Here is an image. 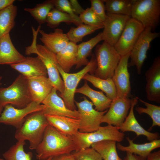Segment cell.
<instances>
[{
	"label": "cell",
	"instance_id": "obj_18",
	"mask_svg": "<svg viewBox=\"0 0 160 160\" xmlns=\"http://www.w3.org/2000/svg\"><path fill=\"white\" fill-rule=\"evenodd\" d=\"M138 98L136 97L132 99L129 112L124 121L119 127V130L123 133L127 131L133 132L137 136H145L149 142L159 139L160 136L158 132H151L146 130L140 125L135 118L134 108L138 101Z\"/></svg>",
	"mask_w": 160,
	"mask_h": 160
},
{
	"label": "cell",
	"instance_id": "obj_36",
	"mask_svg": "<svg viewBox=\"0 0 160 160\" xmlns=\"http://www.w3.org/2000/svg\"><path fill=\"white\" fill-rule=\"evenodd\" d=\"M139 101L143 103L146 107H136L135 110L139 114L145 113L148 115L151 119L152 124L149 129L150 131L155 126H160V106L150 103L138 98Z\"/></svg>",
	"mask_w": 160,
	"mask_h": 160
},
{
	"label": "cell",
	"instance_id": "obj_1",
	"mask_svg": "<svg viewBox=\"0 0 160 160\" xmlns=\"http://www.w3.org/2000/svg\"><path fill=\"white\" fill-rule=\"evenodd\" d=\"M76 149L71 137L62 134L49 124L41 142L35 150L37 159L46 160L50 157L70 154Z\"/></svg>",
	"mask_w": 160,
	"mask_h": 160
},
{
	"label": "cell",
	"instance_id": "obj_5",
	"mask_svg": "<svg viewBox=\"0 0 160 160\" xmlns=\"http://www.w3.org/2000/svg\"><path fill=\"white\" fill-rule=\"evenodd\" d=\"M32 102L27 79L20 74L12 84L6 88H0V105L8 104L19 108L25 107Z\"/></svg>",
	"mask_w": 160,
	"mask_h": 160
},
{
	"label": "cell",
	"instance_id": "obj_46",
	"mask_svg": "<svg viewBox=\"0 0 160 160\" xmlns=\"http://www.w3.org/2000/svg\"><path fill=\"white\" fill-rule=\"evenodd\" d=\"M3 108L4 107L0 105V115L3 110Z\"/></svg>",
	"mask_w": 160,
	"mask_h": 160
},
{
	"label": "cell",
	"instance_id": "obj_13",
	"mask_svg": "<svg viewBox=\"0 0 160 160\" xmlns=\"http://www.w3.org/2000/svg\"><path fill=\"white\" fill-rule=\"evenodd\" d=\"M106 17L103 22L102 32L103 40L114 46L121 34L130 17L106 12Z\"/></svg>",
	"mask_w": 160,
	"mask_h": 160
},
{
	"label": "cell",
	"instance_id": "obj_16",
	"mask_svg": "<svg viewBox=\"0 0 160 160\" xmlns=\"http://www.w3.org/2000/svg\"><path fill=\"white\" fill-rule=\"evenodd\" d=\"M57 90L54 87L51 92L43 100L42 104L45 108L41 110L45 115H55L80 119V115L76 110L72 111L66 106L63 99L57 93Z\"/></svg>",
	"mask_w": 160,
	"mask_h": 160
},
{
	"label": "cell",
	"instance_id": "obj_45",
	"mask_svg": "<svg viewBox=\"0 0 160 160\" xmlns=\"http://www.w3.org/2000/svg\"><path fill=\"white\" fill-rule=\"evenodd\" d=\"M146 160H160V151L151 153L148 156Z\"/></svg>",
	"mask_w": 160,
	"mask_h": 160
},
{
	"label": "cell",
	"instance_id": "obj_33",
	"mask_svg": "<svg viewBox=\"0 0 160 160\" xmlns=\"http://www.w3.org/2000/svg\"><path fill=\"white\" fill-rule=\"evenodd\" d=\"M54 8V5L51 0H48L36 4L33 8H24V10L29 13L40 25L46 23L48 14Z\"/></svg>",
	"mask_w": 160,
	"mask_h": 160
},
{
	"label": "cell",
	"instance_id": "obj_31",
	"mask_svg": "<svg viewBox=\"0 0 160 160\" xmlns=\"http://www.w3.org/2000/svg\"><path fill=\"white\" fill-rule=\"evenodd\" d=\"M133 0H104L106 12L131 17Z\"/></svg>",
	"mask_w": 160,
	"mask_h": 160
},
{
	"label": "cell",
	"instance_id": "obj_35",
	"mask_svg": "<svg viewBox=\"0 0 160 160\" xmlns=\"http://www.w3.org/2000/svg\"><path fill=\"white\" fill-rule=\"evenodd\" d=\"M62 22H64L68 25L71 23L76 25L74 20L69 14L54 8L47 16L46 21L47 26L53 28L58 26Z\"/></svg>",
	"mask_w": 160,
	"mask_h": 160
},
{
	"label": "cell",
	"instance_id": "obj_2",
	"mask_svg": "<svg viewBox=\"0 0 160 160\" xmlns=\"http://www.w3.org/2000/svg\"><path fill=\"white\" fill-rule=\"evenodd\" d=\"M48 125L41 110L33 113L26 116L22 126L17 129L15 137L18 141L28 140L30 149H36L41 142Z\"/></svg>",
	"mask_w": 160,
	"mask_h": 160
},
{
	"label": "cell",
	"instance_id": "obj_25",
	"mask_svg": "<svg viewBox=\"0 0 160 160\" xmlns=\"http://www.w3.org/2000/svg\"><path fill=\"white\" fill-rule=\"evenodd\" d=\"M126 139L129 143L128 146H125L118 143L116 145L117 148L122 151L129 152L145 158L153 150L160 147L159 139L144 144H138L133 142V139H131L129 137Z\"/></svg>",
	"mask_w": 160,
	"mask_h": 160
},
{
	"label": "cell",
	"instance_id": "obj_15",
	"mask_svg": "<svg viewBox=\"0 0 160 160\" xmlns=\"http://www.w3.org/2000/svg\"><path fill=\"white\" fill-rule=\"evenodd\" d=\"M132 99L116 97L113 100L109 109L103 116L101 123L119 127L127 117L131 104Z\"/></svg>",
	"mask_w": 160,
	"mask_h": 160
},
{
	"label": "cell",
	"instance_id": "obj_38",
	"mask_svg": "<svg viewBox=\"0 0 160 160\" xmlns=\"http://www.w3.org/2000/svg\"><path fill=\"white\" fill-rule=\"evenodd\" d=\"M54 7L57 10L66 13L71 16L75 21L76 26L83 24L81 21L79 16L76 15L72 9L69 0H51Z\"/></svg>",
	"mask_w": 160,
	"mask_h": 160
},
{
	"label": "cell",
	"instance_id": "obj_34",
	"mask_svg": "<svg viewBox=\"0 0 160 160\" xmlns=\"http://www.w3.org/2000/svg\"><path fill=\"white\" fill-rule=\"evenodd\" d=\"M102 28L81 24L76 27H72L66 33L69 41L77 44L82 41L85 36L90 34Z\"/></svg>",
	"mask_w": 160,
	"mask_h": 160
},
{
	"label": "cell",
	"instance_id": "obj_6",
	"mask_svg": "<svg viewBox=\"0 0 160 160\" xmlns=\"http://www.w3.org/2000/svg\"><path fill=\"white\" fill-rule=\"evenodd\" d=\"M125 134L119 131V127L108 124L100 126L97 130L84 133L78 131L72 137L76 145L75 151L90 148L95 143L104 140H113L120 142L124 138Z\"/></svg>",
	"mask_w": 160,
	"mask_h": 160
},
{
	"label": "cell",
	"instance_id": "obj_20",
	"mask_svg": "<svg viewBox=\"0 0 160 160\" xmlns=\"http://www.w3.org/2000/svg\"><path fill=\"white\" fill-rule=\"evenodd\" d=\"M10 66L26 78L41 76H47V75L44 65L38 56L36 57H26L22 62Z\"/></svg>",
	"mask_w": 160,
	"mask_h": 160
},
{
	"label": "cell",
	"instance_id": "obj_32",
	"mask_svg": "<svg viewBox=\"0 0 160 160\" xmlns=\"http://www.w3.org/2000/svg\"><path fill=\"white\" fill-rule=\"evenodd\" d=\"M25 141L20 140L11 147L3 154L6 160H32L33 154L31 152L26 153L24 151ZM50 157L46 160H50Z\"/></svg>",
	"mask_w": 160,
	"mask_h": 160
},
{
	"label": "cell",
	"instance_id": "obj_37",
	"mask_svg": "<svg viewBox=\"0 0 160 160\" xmlns=\"http://www.w3.org/2000/svg\"><path fill=\"white\" fill-rule=\"evenodd\" d=\"M79 16L83 23L92 26L103 28V22L90 8H87Z\"/></svg>",
	"mask_w": 160,
	"mask_h": 160
},
{
	"label": "cell",
	"instance_id": "obj_14",
	"mask_svg": "<svg viewBox=\"0 0 160 160\" xmlns=\"http://www.w3.org/2000/svg\"><path fill=\"white\" fill-rule=\"evenodd\" d=\"M130 53L121 56L112 77L116 89L117 97H128L131 91L128 70Z\"/></svg>",
	"mask_w": 160,
	"mask_h": 160
},
{
	"label": "cell",
	"instance_id": "obj_19",
	"mask_svg": "<svg viewBox=\"0 0 160 160\" xmlns=\"http://www.w3.org/2000/svg\"><path fill=\"white\" fill-rule=\"evenodd\" d=\"M32 101L41 104L51 92L53 86L47 76L27 78Z\"/></svg>",
	"mask_w": 160,
	"mask_h": 160
},
{
	"label": "cell",
	"instance_id": "obj_30",
	"mask_svg": "<svg viewBox=\"0 0 160 160\" xmlns=\"http://www.w3.org/2000/svg\"><path fill=\"white\" fill-rule=\"evenodd\" d=\"M91 147L100 154L104 160H122L118 154L115 141L103 140L92 144Z\"/></svg>",
	"mask_w": 160,
	"mask_h": 160
},
{
	"label": "cell",
	"instance_id": "obj_47",
	"mask_svg": "<svg viewBox=\"0 0 160 160\" xmlns=\"http://www.w3.org/2000/svg\"><path fill=\"white\" fill-rule=\"evenodd\" d=\"M2 76H0V85H1L2 83L1 82V81L2 79Z\"/></svg>",
	"mask_w": 160,
	"mask_h": 160
},
{
	"label": "cell",
	"instance_id": "obj_40",
	"mask_svg": "<svg viewBox=\"0 0 160 160\" xmlns=\"http://www.w3.org/2000/svg\"><path fill=\"white\" fill-rule=\"evenodd\" d=\"M90 8L103 22L107 16L104 0H90Z\"/></svg>",
	"mask_w": 160,
	"mask_h": 160
},
{
	"label": "cell",
	"instance_id": "obj_41",
	"mask_svg": "<svg viewBox=\"0 0 160 160\" xmlns=\"http://www.w3.org/2000/svg\"><path fill=\"white\" fill-rule=\"evenodd\" d=\"M69 3L74 13L77 15H81L84 9L76 0H69Z\"/></svg>",
	"mask_w": 160,
	"mask_h": 160
},
{
	"label": "cell",
	"instance_id": "obj_43",
	"mask_svg": "<svg viewBox=\"0 0 160 160\" xmlns=\"http://www.w3.org/2000/svg\"><path fill=\"white\" fill-rule=\"evenodd\" d=\"M127 155L123 160H146V159L134 154L129 152H127Z\"/></svg>",
	"mask_w": 160,
	"mask_h": 160
},
{
	"label": "cell",
	"instance_id": "obj_48",
	"mask_svg": "<svg viewBox=\"0 0 160 160\" xmlns=\"http://www.w3.org/2000/svg\"><path fill=\"white\" fill-rule=\"evenodd\" d=\"M0 160H4V159L0 158Z\"/></svg>",
	"mask_w": 160,
	"mask_h": 160
},
{
	"label": "cell",
	"instance_id": "obj_23",
	"mask_svg": "<svg viewBox=\"0 0 160 160\" xmlns=\"http://www.w3.org/2000/svg\"><path fill=\"white\" fill-rule=\"evenodd\" d=\"M39 33L41 36L40 39L44 45L56 54L65 48L69 42L66 33H63L61 29H55L53 32L49 33L40 29Z\"/></svg>",
	"mask_w": 160,
	"mask_h": 160
},
{
	"label": "cell",
	"instance_id": "obj_28",
	"mask_svg": "<svg viewBox=\"0 0 160 160\" xmlns=\"http://www.w3.org/2000/svg\"><path fill=\"white\" fill-rule=\"evenodd\" d=\"M82 79L89 81L95 87L101 90L111 100H113L117 97L116 89L111 78L103 79L87 73Z\"/></svg>",
	"mask_w": 160,
	"mask_h": 160
},
{
	"label": "cell",
	"instance_id": "obj_7",
	"mask_svg": "<svg viewBox=\"0 0 160 160\" xmlns=\"http://www.w3.org/2000/svg\"><path fill=\"white\" fill-rule=\"evenodd\" d=\"M97 67L94 75L106 79L112 78L121 56L113 46L104 41L97 45L94 52Z\"/></svg>",
	"mask_w": 160,
	"mask_h": 160
},
{
	"label": "cell",
	"instance_id": "obj_39",
	"mask_svg": "<svg viewBox=\"0 0 160 160\" xmlns=\"http://www.w3.org/2000/svg\"><path fill=\"white\" fill-rule=\"evenodd\" d=\"M75 160H102L100 154L92 148H89L72 153Z\"/></svg>",
	"mask_w": 160,
	"mask_h": 160
},
{
	"label": "cell",
	"instance_id": "obj_3",
	"mask_svg": "<svg viewBox=\"0 0 160 160\" xmlns=\"http://www.w3.org/2000/svg\"><path fill=\"white\" fill-rule=\"evenodd\" d=\"M33 39L31 45L25 48V54L29 55L32 54L37 55L42 61L46 68L48 78L53 87L62 94L64 91V85L63 79L58 70V64L56 54L53 53L44 45L36 44L37 29H32Z\"/></svg>",
	"mask_w": 160,
	"mask_h": 160
},
{
	"label": "cell",
	"instance_id": "obj_26",
	"mask_svg": "<svg viewBox=\"0 0 160 160\" xmlns=\"http://www.w3.org/2000/svg\"><path fill=\"white\" fill-rule=\"evenodd\" d=\"M77 49V44L69 41L65 48L56 54L57 63L65 72L69 73L71 68L76 65Z\"/></svg>",
	"mask_w": 160,
	"mask_h": 160
},
{
	"label": "cell",
	"instance_id": "obj_8",
	"mask_svg": "<svg viewBox=\"0 0 160 160\" xmlns=\"http://www.w3.org/2000/svg\"><path fill=\"white\" fill-rule=\"evenodd\" d=\"M131 17L153 31L160 22V0H133Z\"/></svg>",
	"mask_w": 160,
	"mask_h": 160
},
{
	"label": "cell",
	"instance_id": "obj_4",
	"mask_svg": "<svg viewBox=\"0 0 160 160\" xmlns=\"http://www.w3.org/2000/svg\"><path fill=\"white\" fill-rule=\"evenodd\" d=\"M57 68L61 76L64 83V90L59 96L63 99L66 107L72 111L76 110L74 97L77 86L83 77L87 73H90L94 75L97 67V63L94 53L88 64L81 70L73 73H69L64 71L58 65Z\"/></svg>",
	"mask_w": 160,
	"mask_h": 160
},
{
	"label": "cell",
	"instance_id": "obj_29",
	"mask_svg": "<svg viewBox=\"0 0 160 160\" xmlns=\"http://www.w3.org/2000/svg\"><path fill=\"white\" fill-rule=\"evenodd\" d=\"M17 11V7L13 5L0 10V39L14 27Z\"/></svg>",
	"mask_w": 160,
	"mask_h": 160
},
{
	"label": "cell",
	"instance_id": "obj_10",
	"mask_svg": "<svg viewBox=\"0 0 160 160\" xmlns=\"http://www.w3.org/2000/svg\"><path fill=\"white\" fill-rule=\"evenodd\" d=\"M159 32H153L150 27L145 28L130 52V61L128 66H135L137 73L140 74L147 54L151 47V43L160 36Z\"/></svg>",
	"mask_w": 160,
	"mask_h": 160
},
{
	"label": "cell",
	"instance_id": "obj_11",
	"mask_svg": "<svg viewBox=\"0 0 160 160\" xmlns=\"http://www.w3.org/2000/svg\"><path fill=\"white\" fill-rule=\"evenodd\" d=\"M45 108L43 104L32 101L24 108H16L10 104L5 105L0 115V124L12 126L17 129L20 128L29 114L42 110Z\"/></svg>",
	"mask_w": 160,
	"mask_h": 160
},
{
	"label": "cell",
	"instance_id": "obj_24",
	"mask_svg": "<svg viewBox=\"0 0 160 160\" xmlns=\"http://www.w3.org/2000/svg\"><path fill=\"white\" fill-rule=\"evenodd\" d=\"M76 92L84 95L91 100L95 106V109L102 112L108 110L112 100L105 95L102 91H97L91 88L85 81L83 85L76 89Z\"/></svg>",
	"mask_w": 160,
	"mask_h": 160
},
{
	"label": "cell",
	"instance_id": "obj_42",
	"mask_svg": "<svg viewBox=\"0 0 160 160\" xmlns=\"http://www.w3.org/2000/svg\"><path fill=\"white\" fill-rule=\"evenodd\" d=\"M50 160H75L72 153L52 157Z\"/></svg>",
	"mask_w": 160,
	"mask_h": 160
},
{
	"label": "cell",
	"instance_id": "obj_27",
	"mask_svg": "<svg viewBox=\"0 0 160 160\" xmlns=\"http://www.w3.org/2000/svg\"><path fill=\"white\" fill-rule=\"evenodd\" d=\"M103 40L102 32H100L89 40L77 45L76 69L88 64L89 61L87 58L91 54L92 49Z\"/></svg>",
	"mask_w": 160,
	"mask_h": 160
},
{
	"label": "cell",
	"instance_id": "obj_22",
	"mask_svg": "<svg viewBox=\"0 0 160 160\" xmlns=\"http://www.w3.org/2000/svg\"><path fill=\"white\" fill-rule=\"evenodd\" d=\"M25 57L15 47L9 33L0 39V65H10L17 64L23 61Z\"/></svg>",
	"mask_w": 160,
	"mask_h": 160
},
{
	"label": "cell",
	"instance_id": "obj_17",
	"mask_svg": "<svg viewBox=\"0 0 160 160\" xmlns=\"http://www.w3.org/2000/svg\"><path fill=\"white\" fill-rule=\"evenodd\" d=\"M145 88L147 99L160 103V57H156L145 73Z\"/></svg>",
	"mask_w": 160,
	"mask_h": 160
},
{
	"label": "cell",
	"instance_id": "obj_12",
	"mask_svg": "<svg viewBox=\"0 0 160 160\" xmlns=\"http://www.w3.org/2000/svg\"><path fill=\"white\" fill-rule=\"evenodd\" d=\"M144 28L137 20L131 17L128 20L119 39L113 46L121 57L130 53Z\"/></svg>",
	"mask_w": 160,
	"mask_h": 160
},
{
	"label": "cell",
	"instance_id": "obj_21",
	"mask_svg": "<svg viewBox=\"0 0 160 160\" xmlns=\"http://www.w3.org/2000/svg\"><path fill=\"white\" fill-rule=\"evenodd\" d=\"M45 116L49 124L64 135L72 137L79 131L80 119L55 115Z\"/></svg>",
	"mask_w": 160,
	"mask_h": 160
},
{
	"label": "cell",
	"instance_id": "obj_9",
	"mask_svg": "<svg viewBox=\"0 0 160 160\" xmlns=\"http://www.w3.org/2000/svg\"><path fill=\"white\" fill-rule=\"evenodd\" d=\"M83 98V100L80 102L74 101L80 115L79 131L84 133L92 132L101 126L102 118L108 110L102 112L97 111L93 108L91 102L85 97Z\"/></svg>",
	"mask_w": 160,
	"mask_h": 160
},
{
	"label": "cell",
	"instance_id": "obj_44",
	"mask_svg": "<svg viewBox=\"0 0 160 160\" xmlns=\"http://www.w3.org/2000/svg\"><path fill=\"white\" fill-rule=\"evenodd\" d=\"M15 0H0V10L13 5Z\"/></svg>",
	"mask_w": 160,
	"mask_h": 160
}]
</instances>
